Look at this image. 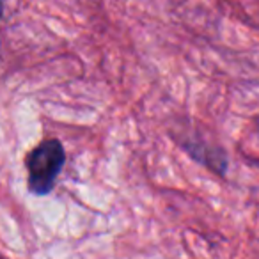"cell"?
<instances>
[{
	"instance_id": "6da1fadb",
	"label": "cell",
	"mask_w": 259,
	"mask_h": 259,
	"mask_svg": "<svg viewBox=\"0 0 259 259\" xmlns=\"http://www.w3.org/2000/svg\"><path fill=\"white\" fill-rule=\"evenodd\" d=\"M66 163L64 146L57 139H47L30 149L25 156L27 185L30 194L47 195L54 190L55 181Z\"/></svg>"
},
{
	"instance_id": "7a4b0ae2",
	"label": "cell",
	"mask_w": 259,
	"mask_h": 259,
	"mask_svg": "<svg viewBox=\"0 0 259 259\" xmlns=\"http://www.w3.org/2000/svg\"><path fill=\"white\" fill-rule=\"evenodd\" d=\"M2 13H4V2L0 0V18H2Z\"/></svg>"
}]
</instances>
